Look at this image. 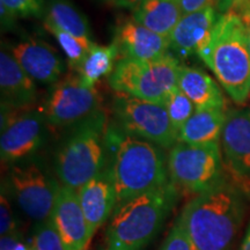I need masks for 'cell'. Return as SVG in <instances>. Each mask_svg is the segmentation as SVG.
Masks as SVG:
<instances>
[{
	"label": "cell",
	"mask_w": 250,
	"mask_h": 250,
	"mask_svg": "<svg viewBox=\"0 0 250 250\" xmlns=\"http://www.w3.org/2000/svg\"><path fill=\"white\" fill-rule=\"evenodd\" d=\"M115 40L123 58L151 61L167 55L170 48L169 37L159 35L134 20L118 26Z\"/></svg>",
	"instance_id": "obj_17"
},
{
	"label": "cell",
	"mask_w": 250,
	"mask_h": 250,
	"mask_svg": "<svg viewBox=\"0 0 250 250\" xmlns=\"http://www.w3.org/2000/svg\"><path fill=\"white\" fill-rule=\"evenodd\" d=\"M179 87L191 100L196 109L225 108V98L217 83L204 71L181 65Z\"/></svg>",
	"instance_id": "obj_19"
},
{
	"label": "cell",
	"mask_w": 250,
	"mask_h": 250,
	"mask_svg": "<svg viewBox=\"0 0 250 250\" xmlns=\"http://www.w3.org/2000/svg\"><path fill=\"white\" fill-rule=\"evenodd\" d=\"M180 67L179 59L170 54L151 61L122 58L109 83L118 93L164 104L171 90L179 86Z\"/></svg>",
	"instance_id": "obj_6"
},
{
	"label": "cell",
	"mask_w": 250,
	"mask_h": 250,
	"mask_svg": "<svg viewBox=\"0 0 250 250\" xmlns=\"http://www.w3.org/2000/svg\"><path fill=\"white\" fill-rule=\"evenodd\" d=\"M160 250H196L181 215L175 221Z\"/></svg>",
	"instance_id": "obj_27"
},
{
	"label": "cell",
	"mask_w": 250,
	"mask_h": 250,
	"mask_svg": "<svg viewBox=\"0 0 250 250\" xmlns=\"http://www.w3.org/2000/svg\"><path fill=\"white\" fill-rule=\"evenodd\" d=\"M243 215L241 193L225 180L199 192L186 205L181 218L196 250H229Z\"/></svg>",
	"instance_id": "obj_1"
},
{
	"label": "cell",
	"mask_w": 250,
	"mask_h": 250,
	"mask_svg": "<svg viewBox=\"0 0 250 250\" xmlns=\"http://www.w3.org/2000/svg\"><path fill=\"white\" fill-rule=\"evenodd\" d=\"M0 5L5 6L17 18L41 17L44 0H0Z\"/></svg>",
	"instance_id": "obj_28"
},
{
	"label": "cell",
	"mask_w": 250,
	"mask_h": 250,
	"mask_svg": "<svg viewBox=\"0 0 250 250\" xmlns=\"http://www.w3.org/2000/svg\"><path fill=\"white\" fill-rule=\"evenodd\" d=\"M24 241L22 233L19 230L1 235L0 240V250H15L21 242Z\"/></svg>",
	"instance_id": "obj_31"
},
{
	"label": "cell",
	"mask_w": 250,
	"mask_h": 250,
	"mask_svg": "<svg viewBox=\"0 0 250 250\" xmlns=\"http://www.w3.org/2000/svg\"><path fill=\"white\" fill-rule=\"evenodd\" d=\"M240 250H250V224L248 226V229H247V233L245 237H243L241 247H240Z\"/></svg>",
	"instance_id": "obj_35"
},
{
	"label": "cell",
	"mask_w": 250,
	"mask_h": 250,
	"mask_svg": "<svg viewBox=\"0 0 250 250\" xmlns=\"http://www.w3.org/2000/svg\"><path fill=\"white\" fill-rule=\"evenodd\" d=\"M115 4L123 8H136L143 0H114Z\"/></svg>",
	"instance_id": "obj_34"
},
{
	"label": "cell",
	"mask_w": 250,
	"mask_h": 250,
	"mask_svg": "<svg viewBox=\"0 0 250 250\" xmlns=\"http://www.w3.org/2000/svg\"><path fill=\"white\" fill-rule=\"evenodd\" d=\"M44 27L50 34L54 35L58 45L61 46L64 55L67 57L71 66L79 71L83 61H85L87 54H88V51L90 50V46L87 45L85 42H83L78 37L71 35V34L66 33V31L59 29L58 27L46 22V21H44Z\"/></svg>",
	"instance_id": "obj_24"
},
{
	"label": "cell",
	"mask_w": 250,
	"mask_h": 250,
	"mask_svg": "<svg viewBox=\"0 0 250 250\" xmlns=\"http://www.w3.org/2000/svg\"><path fill=\"white\" fill-rule=\"evenodd\" d=\"M12 55L37 83L52 85L64 72V62L54 46L40 39H27L12 46Z\"/></svg>",
	"instance_id": "obj_14"
},
{
	"label": "cell",
	"mask_w": 250,
	"mask_h": 250,
	"mask_svg": "<svg viewBox=\"0 0 250 250\" xmlns=\"http://www.w3.org/2000/svg\"><path fill=\"white\" fill-rule=\"evenodd\" d=\"M51 218L66 250H85L93 233L81 208L78 190L62 186Z\"/></svg>",
	"instance_id": "obj_13"
},
{
	"label": "cell",
	"mask_w": 250,
	"mask_h": 250,
	"mask_svg": "<svg viewBox=\"0 0 250 250\" xmlns=\"http://www.w3.org/2000/svg\"><path fill=\"white\" fill-rule=\"evenodd\" d=\"M55 155V171L62 186L79 190L107 167L108 120L100 110L73 125Z\"/></svg>",
	"instance_id": "obj_5"
},
{
	"label": "cell",
	"mask_w": 250,
	"mask_h": 250,
	"mask_svg": "<svg viewBox=\"0 0 250 250\" xmlns=\"http://www.w3.org/2000/svg\"><path fill=\"white\" fill-rule=\"evenodd\" d=\"M182 11V14H189L201 11L210 6H214L217 0H177Z\"/></svg>",
	"instance_id": "obj_30"
},
{
	"label": "cell",
	"mask_w": 250,
	"mask_h": 250,
	"mask_svg": "<svg viewBox=\"0 0 250 250\" xmlns=\"http://www.w3.org/2000/svg\"><path fill=\"white\" fill-rule=\"evenodd\" d=\"M31 243L36 250H66L51 215L36 224Z\"/></svg>",
	"instance_id": "obj_26"
},
{
	"label": "cell",
	"mask_w": 250,
	"mask_h": 250,
	"mask_svg": "<svg viewBox=\"0 0 250 250\" xmlns=\"http://www.w3.org/2000/svg\"><path fill=\"white\" fill-rule=\"evenodd\" d=\"M101 104V94L95 86L85 85L80 76H71L55 83L42 112L52 126H72L99 112Z\"/></svg>",
	"instance_id": "obj_10"
},
{
	"label": "cell",
	"mask_w": 250,
	"mask_h": 250,
	"mask_svg": "<svg viewBox=\"0 0 250 250\" xmlns=\"http://www.w3.org/2000/svg\"><path fill=\"white\" fill-rule=\"evenodd\" d=\"M112 112L118 129L125 133L165 148L173 147L179 142V131L164 104L118 93L112 101Z\"/></svg>",
	"instance_id": "obj_9"
},
{
	"label": "cell",
	"mask_w": 250,
	"mask_h": 250,
	"mask_svg": "<svg viewBox=\"0 0 250 250\" xmlns=\"http://www.w3.org/2000/svg\"><path fill=\"white\" fill-rule=\"evenodd\" d=\"M198 57L211 68L237 104L250 95V42L241 17L233 9L219 15L208 43Z\"/></svg>",
	"instance_id": "obj_3"
},
{
	"label": "cell",
	"mask_w": 250,
	"mask_h": 250,
	"mask_svg": "<svg viewBox=\"0 0 250 250\" xmlns=\"http://www.w3.org/2000/svg\"><path fill=\"white\" fill-rule=\"evenodd\" d=\"M164 105L167 109L171 123H173L175 129L177 131L181 130V127L187 123V121L196 111L195 104L182 92V89L179 86L175 87L169 93Z\"/></svg>",
	"instance_id": "obj_25"
},
{
	"label": "cell",
	"mask_w": 250,
	"mask_h": 250,
	"mask_svg": "<svg viewBox=\"0 0 250 250\" xmlns=\"http://www.w3.org/2000/svg\"><path fill=\"white\" fill-rule=\"evenodd\" d=\"M218 18L214 6L184 14L169 36L171 50L182 58L198 54L210 41Z\"/></svg>",
	"instance_id": "obj_15"
},
{
	"label": "cell",
	"mask_w": 250,
	"mask_h": 250,
	"mask_svg": "<svg viewBox=\"0 0 250 250\" xmlns=\"http://www.w3.org/2000/svg\"><path fill=\"white\" fill-rule=\"evenodd\" d=\"M118 54L120 46L115 39L109 45L94 44L79 68L83 83L87 86H95L103 77L112 73Z\"/></svg>",
	"instance_id": "obj_23"
},
{
	"label": "cell",
	"mask_w": 250,
	"mask_h": 250,
	"mask_svg": "<svg viewBox=\"0 0 250 250\" xmlns=\"http://www.w3.org/2000/svg\"><path fill=\"white\" fill-rule=\"evenodd\" d=\"M225 109H196L179 131V142L203 145L218 143L226 122Z\"/></svg>",
	"instance_id": "obj_20"
},
{
	"label": "cell",
	"mask_w": 250,
	"mask_h": 250,
	"mask_svg": "<svg viewBox=\"0 0 250 250\" xmlns=\"http://www.w3.org/2000/svg\"><path fill=\"white\" fill-rule=\"evenodd\" d=\"M0 232L1 235L18 230V223L14 212L12 210L8 199V192L5 187H1V199H0Z\"/></svg>",
	"instance_id": "obj_29"
},
{
	"label": "cell",
	"mask_w": 250,
	"mask_h": 250,
	"mask_svg": "<svg viewBox=\"0 0 250 250\" xmlns=\"http://www.w3.org/2000/svg\"><path fill=\"white\" fill-rule=\"evenodd\" d=\"M26 109V108H24ZM1 103V162L13 165L29 159L45 139V117L42 110L27 108L23 112Z\"/></svg>",
	"instance_id": "obj_11"
},
{
	"label": "cell",
	"mask_w": 250,
	"mask_h": 250,
	"mask_svg": "<svg viewBox=\"0 0 250 250\" xmlns=\"http://www.w3.org/2000/svg\"><path fill=\"white\" fill-rule=\"evenodd\" d=\"M29 250H36V249H35V247H34V246H33V243H31V246H30V248H29Z\"/></svg>",
	"instance_id": "obj_36"
},
{
	"label": "cell",
	"mask_w": 250,
	"mask_h": 250,
	"mask_svg": "<svg viewBox=\"0 0 250 250\" xmlns=\"http://www.w3.org/2000/svg\"><path fill=\"white\" fill-rule=\"evenodd\" d=\"M182 17L177 0H143L133 12L136 22L166 37L170 36Z\"/></svg>",
	"instance_id": "obj_21"
},
{
	"label": "cell",
	"mask_w": 250,
	"mask_h": 250,
	"mask_svg": "<svg viewBox=\"0 0 250 250\" xmlns=\"http://www.w3.org/2000/svg\"><path fill=\"white\" fill-rule=\"evenodd\" d=\"M221 145L228 169L241 182L250 181V107L226 115Z\"/></svg>",
	"instance_id": "obj_12"
},
{
	"label": "cell",
	"mask_w": 250,
	"mask_h": 250,
	"mask_svg": "<svg viewBox=\"0 0 250 250\" xmlns=\"http://www.w3.org/2000/svg\"><path fill=\"white\" fill-rule=\"evenodd\" d=\"M108 165L118 203L167 184L168 165L158 145L109 127Z\"/></svg>",
	"instance_id": "obj_2"
},
{
	"label": "cell",
	"mask_w": 250,
	"mask_h": 250,
	"mask_svg": "<svg viewBox=\"0 0 250 250\" xmlns=\"http://www.w3.org/2000/svg\"><path fill=\"white\" fill-rule=\"evenodd\" d=\"M45 21L78 37L90 48L94 45L88 21L71 0H49Z\"/></svg>",
	"instance_id": "obj_22"
},
{
	"label": "cell",
	"mask_w": 250,
	"mask_h": 250,
	"mask_svg": "<svg viewBox=\"0 0 250 250\" xmlns=\"http://www.w3.org/2000/svg\"><path fill=\"white\" fill-rule=\"evenodd\" d=\"M248 2H250V0H223V2H221V7L226 9L227 12L229 11V9L240 8L241 6L248 4Z\"/></svg>",
	"instance_id": "obj_33"
},
{
	"label": "cell",
	"mask_w": 250,
	"mask_h": 250,
	"mask_svg": "<svg viewBox=\"0 0 250 250\" xmlns=\"http://www.w3.org/2000/svg\"><path fill=\"white\" fill-rule=\"evenodd\" d=\"M78 196L94 234L107 221L117 205V193L110 175L104 169L78 190Z\"/></svg>",
	"instance_id": "obj_16"
},
{
	"label": "cell",
	"mask_w": 250,
	"mask_h": 250,
	"mask_svg": "<svg viewBox=\"0 0 250 250\" xmlns=\"http://www.w3.org/2000/svg\"><path fill=\"white\" fill-rule=\"evenodd\" d=\"M179 199L169 181L142 195L117 203L107 229V250H140L156 236Z\"/></svg>",
	"instance_id": "obj_4"
},
{
	"label": "cell",
	"mask_w": 250,
	"mask_h": 250,
	"mask_svg": "<svg viewBox=\"0 0 250 250\" xmlns=\"http://www.w3.org/2000/svg\"><path fill=\"white\" fill-rule=\"evenodd\" d=\"M4 187L20 210L36 224L51 215L61 189L42 165L29 159L11 165Z\"/></svg>",
	"instance_id": "obj_8"
},
{
	"label": "cell",
	"mask_w": 250,
	"mask_h": 250,
	"mask_svg": "<svg viewBox=\"0 0 250 250\" xmlns=\"http://www.w3.org/2000/svg\"><path fill=\"white\" fill-rule=\"evenodd\" d=\"M33 78L26 73L8 51L0 54L1 103L15 109L30 108L36 101L37 89Z\"/></svg>",
	"instance_id": "obj_18"
},
{
	"label": "cell",
	"mask_w": 250,
	"mask_h": 250,
	"mask_svg": "<svg viewBox=\"0 0 250 250\" xmlns=\"http://www.w3.org/2000/svg\"><path fill=\"white\" fill-rule=\"evenodd\" d=\"M167 165L171 182L190 192L206 191L226 180L219 143L175 144Z\"/></svg>",
	"instance_id": "obj_7"
},
{
	"label": "cell",
	"mask_w": 250,
	"mask_h": 250,
	"mask_svg": "<svg viewBox=\"0 0 250 250\" xmlns=\"http://www.w3.org/2000/svg\"><path fill=\"white\" fill-rule=\"evenodd\" d=\"M233 11H235L236 13L239 14L240 17H241L243 23H245L247 30H248L249 42H250V2L241 6V7H240V8L233 9Z\"/></svg>",
	"instance_id": "obj_32"
}]
</instances>
